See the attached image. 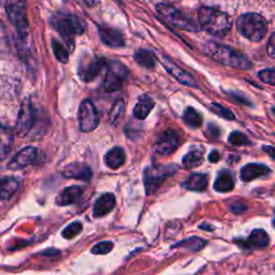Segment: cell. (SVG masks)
Masks as SVG:
<instances>
[{"label": "cell", "instance_id": "cell-31", "mask_svg": "<svg viewBox=\"0 0 275 275\" xmlns=\"http://www.w3.org/2000/svg\"><path fill=\"white\" fill-rule=\"evenodd\" d=\"M124 110H125V103L123 100L120 99L114 103V105L109 113V122L111 125L115 126L119 124L121 118L124 114Z\"/></svg>", "mask_w": 275, "mask_h": 275}, {"label": "cell", "instance_id": "cell-34", "mask_svg": "<svg viewBox=\"0 0 275 275\" xmlns=\"http://www.w3.org/2000/svg\"><path fill=\"white\" fill-rule=\"evenodd\" d=\"M82 229H83V225L80 223V221H75V223H71L62 230L61 236L62 238H65L67 240H71L73 238H76L77 236H79Z\"/></svg>", "mask_w": 275, "mask_h": 275}, {"label": "cell", "instance_id": "cell-20", "mask_svg": "<svg viewBox=\"0 0 275 275\" xmlns=\"http://www.w3.org/2000/svg\"><path fill=\"white\" fill-rule=\"evenodd\" d=\"M83 188L81 186L75 185L66 187L56 198V204L59 207H67L73 203H77L82 198Z\"/></svg>", "mask_w": 275, "mask_h": 275}, {"label": "cell", "instance_id": "cell-32", "mask_svg": "<svg viewBox=\"0 0 275 275\" xmlns=\"http://www.w3.org/2000/svg\"><path fill=\"white\" fill-rule=\"evenodd\" d=\"M52 48L54 51L55 57L62 63H67L69 61V53L65 45H62L59 41L53 39L52 40Z\"/></svg>", "mask_w": 275, "mask_h": 275}, {"label": "cell", "instance_id": "cell-39", "mask_svg": "<svg viewBox=\"0 0 275 275\" xmlns=\"http://www.w3.org/2000/svg\"><path fill=\"white\" fill-rule=\"evenodd\" d=\"M230 209H231L232 212H235V213H237V214H240V213H242V212H244V211H246L247 207H246L245 204H242V203L239 202V203L232 204Z\"/></svg>", "mask_w": 275, "mask_h": 275}, {"label": "cell", "instance_id": "cell-41", "mask_svg": "<svg viewBox=\"0 0 275 275\" xmlns=\"http://www.w3.org/2000/svg\"><path fill=\"white\" fill-rule=\"evenodd\" d=\"M220 159V154L218 151H212L209 155V161L211 163H217Z\"/></svg>", "mask_w": 275, "mask_h": 275}, {"label": "cell", "instance_id": "cell-19", "mask_svg": "<svg viewBox=\"0 0 275 275\" xmlns=\"http://www.w3.org/2000/svg\"><path fill=\"white\" fill-rule=\"evenodd\" d=\"M270 173V169L260 164H248L243 167L240 171V177L244 182H251L258 177L266 176Z\"/></svg>", "mask_w": 275, "mask_h": 275}, {"label": "cell", "instance_id": "cell-8", "mask_svg": "<svg viewBox=\"0 0 275 275\" xmlns=\"http://www.w3.org/2000/svg\"><path fill=\"white\" fill-rule=\"evenodd\" d=\"M6 11L10 20L16 27L22 38L27 37L29 33V23L27 18L26 6L20 2H11L6 4Z\"/></svg>", "mask_w": 275, "mask_h": 275}, {"label": "cell", "instance_id": "cell-10", "mask_svg": "<svg viewBox=\"0 0 275 275\" xmlns=\"http://www.w3.org/2000/svg\"><path fill=\"white\" fill-rule=\"evenodd\" d=\"M35 123V110L28 98L20 103L17 120L15 124V131L19 138H24L30 131Z\"/></svg>", "mask_w": 275, "mask_h": 275}, {"label": "cell", "instance_id": "cell-33", "mask_svg": "<svg viewBox=\"0 0 275 275\" xmlns=\"http://www.w3.org/2000/svg\"><path fill=\"white\" fill-rule=\"evenodd\" d=\"M210 109L213 113L218 115L219 118H223V119H225L227 121H235V119H236L235 114L232 113L231 110L225 108L224 105H221V104H219L217 102H212Z\"/></svg>", "mask_w": 275, "mask_h": 275}, {"label": "cell", "instance_id": "cell-40", "mask_svg": "<svg viewBox=\"0 0 275 275\" xmlns=\"http://www.w3.org/2000/svg\"><path fill=\"white\" fill-rule=\"evenodd\" d=\"M262 151L264 153H267L271 158H273V159H275V146L264 145V146H262Z\"/></svg>", "mask_w": 275, "mask_h": 275}, {"label": "cell", "instance_id": "cell-17", "mask_svg": "<svg viewBox=\"0 0 275 275\" xmlns=\"http://www.w3.org/2000/svg\"><path fill=\"white\" fill-rule=\"evenodd\" d=\"M99 35L104 44L111 48H122L125 45V39L120 30L109 27L100 26Z\"/></svg>", "mask_w": 275, "mask_h": 275}, {"label": "cell", "instance_id": "cell-5", "mask_svg": "<svg viewBox=\"0 0 275 275\" xmlns=\"http://www.w3.org/2000/svg\"><path fill=\"white\" fill-rule=\"evenodd\" d=\"M157 11L159 13L169 24H171L177 28H181L186 31H192V33H197L201 29L199 23L190 16L186 15L178 9L173 7L170 4L161 3L157 5Z\"/></svg>", "mask_w": 275, "mask_h": 275}, {"label": "cell", "instance_id": "cell-6", "mask_svg": "<svg viewBox=\"0 0 275 275\" xmlns=\"http://www.w3.org/2000/svg\"><path fill=\"white\" fill-rule=\"evenodd\" d=\"M128 77V69L121 61L112 60L108 62L107 72L103 81V87L107 91H115L123 87V84Z\"/></svg>", "mask_w": 275, "mask_h": 275}, {"label": "cell", "instance_id": "cell-36", "mask_svg": "<svg viewBox=\"0 0 275 275\" xmlns=\"http://www.w3.org/2000/svg\"><path fill=\"white\" fill-rule=\"evenodd\" d=\"M228 141L230 144L235 146H243V145L249 144V140L247 139V136L244 133L239 132V131L232 132L228 138Z\"/></svg>", "mask_w": 275, "mask_h": 275}, {"label": "cell", "instance_id": "cell-29", "mask_svg": "<svg viewBox=\"0 0 275 275\" xmlns=\"http://www.w3.org/2000/svg\"><path fill=\"white\" fill-rule=\"evenodd\" d=\"M183 121L187 126L190 127V128H199V127L202 125L203 119L202 115H201L196 109L189 107L184 111Z\"/></svg>", "mask_w": 275, "mask_h": 275}, {"label": "cell", "instance_id": "cell-44", "mask_svg": "<svg viewBox=\"0 0 275 275\" xmlns=\"http://www.w3.org/2000/svg\"><path fill=\"white\" fill-rule=\"evenodd\" d=\"M199 228H200V229H203V230H209V231H212V230H213V227H212V226L207 225V224L201 225Z\"/></svg>", "mask_w": 275, "mask_h": 275}, {"label": "cell", "instance_id": "cell-4", "mask_svg": "<svg viewBox=\"0 0 275 275\" xmlns=\"http://www.w3.org/2000/svg\"><path fill=\"white\" fill-rule=\"evenodd\" d=\"M237 30L251 42H259L267 35L268 23L260 14L245 13L237 19Z\"/></svg>", "mask_w": 275, "mask_h": 275}, {"label": "cell", "instance_id": "cell-45", "mask_svg": "<svg viewBox=\"0 0 275 275\" xmlns=\"http://www.w3.org/2000/svg\"><path fill=\"white\" fill-rule=\"evenodd\" d=\"M272 112H273V114H274V116H275V107L272 108Z\"/></svg>", "mask_w": 275, "mask_h": 275}, {"label": "cell", "instance_id": "cell-9", "mask_svg": "<svg viewBox=\"0 0 275 275\" xmlns=\"http://www.w3.org/2000/svg\"><path fill=\"white\" fill-rule=\"evenodd\" d=\"M99 115L90 100H84L79 109V128L83 132H89L97 128Z\"/></svg>", "mask_w": 275, "mask_h": 275}, {"label": "cell", "instance_id": "cell-14", "mask_svg": "<svg viewBox=\"0 0 275 275\" xmlns=\"http://www.w3.org/2000/svg\"><path fill=\"white\" fill-rule=\"evenodd\" d=\"M38 156V151L35 147L27 146L22 151H19L18 153L15 154V156L12 158L11 162L9 163L8 167L11 170H19V169H24L31 164H34L35 161L37 159Z\"/></svg>", "mask_w": 275, "mask_h": 275}, {"label": "cell", "instance_id": "cell-15", "mask_svg": "<svg viewBox=\"0 0 275 275\" xmlns=\"http://www.w3.org/2000/svg\"><path fill=\"white\" fill-rule=\"evenodd\" d=\"M163 65L166 68V70L179 83H182L184 85L189 87H198L197 80L192 75H189L188 72L176 66L170 59L165 58V60L163 61Z\"/></svg>", "mask_w": 275, "mask_h": 275}, {"label": "cell", "instance_id": "cell-3", "mask_svg": "<svg viewBox=\"0 0 275 275\" xmlns=\"http://www.w3.org/2000/svg\"><path fill=\"white\" fill-rule=\"evenodd\" d=\"M51 23L70 47H72V43L75 45L76 37L84 34V31L86 30L85 23L73 14H56L52 17Z\"/></svg>", "mask_w": 275, "mask_h": 275}, {"label": "cell", "instance_id": "cell-30", "mask_svg": "<svg viewBox=\"0 0 275 275\" xmlns=\"http://www.w3.org/2000/svg\"><path fill=\"white\" fill-rule=\"evenodd\" d=\"M203 163V152L200 150H193L183 158V166L186 169H194Z\"/></svg>", "mask_w": 275, "mask_h": 275}, {"label": "cell", "instance_id": "cell-2", "mask_svg": "<svg viewBox=\"0 0 275 275\" xmlns=\"http://www.w3.org/2000/svg\"><path fill=\"white\" fill-rule=\"evenodd\" d=\"M198 22L201 28L217 37L225 36L232 27V19L227 13L210 7L199 9Z\"/></svg>", "mask_w": 275, "mask_h": 275}, {"label": "cell", "instance_id": "cell-46", "mask_svg": "<svg viewBox=\"0 0 275 275\" xmlns=\"http://www.w3.org/2000/svg\"><path fill=\"white\" fill-rule=\"evenodd\" d=\"M273 226H274V228H275V219L273 220Z\"/></svg>", "mask_w": 275, "mask_h": 275}, {"label": "cell", "instance_id": "cell-16", "mask_svg": "<svg viewBox=\"0 0 275 275\" xmlns=\"http://www.w3.org/2000/svg\"><path fill=\"white\" fill-rule=\"evenodd\" d=\"M62 175L68 178H75V179H81L84 182L90 181L93 176L91 169L85 165V164H70L63 168Z\"/></svg>", "mask_w": 275, "mask_h": 275}, {"label": "cell", "instance_id": "cell-27", "mask_svg": "<svg viewBox=\"0 0 275 275\" xmlns=\"http://www.w3.org/2000/svg\"><path fill=\"white\" fill-rule=\"evenodd\" d=\"M208 244V242L203 239H201L199 237H190L187 239H184L182 241H179L172 246V248H185L192 253H198L200 250H202Z\"/></svg>", "mask_w": 275, "mask_h": 275}, {"label": "cell", "instance_id": "cell-38", "mask_svg": "<svg viewBox=\"0 0 275 275\" xmlns=\"http://www.w3.org/2000/svg\"><path fill=\"white\" fill-rule=\"evenodd\" d=\"M267 53H268V55L275 59V34H273L269 41H268V43H267Z\"/></svg>", "mask_w": 275, "mask_h": 275}, {"label": "cell", "instance_id": "cell-23", "mask_svg": "<svg viewBox=\"0 0 275 275\" xmlns=\"http://www.w3.org/2000/svg\"><path fill=\"white\" fill-rule=\"evenodd\" d=\"M154 105L155 103L153 99L147 95H143L135 104L133 109V116L136 120H145L153 110Z\"/></svg>", "mask_w": 275, "mask_h": 275}, {"label": "cell", "instance_id": "cell-13", "mask_svg": "<svg viewBox=\"0 0 275 275\" xmlns=\"http://www.w3.org/2000/svg\"><path fill=\"white\" fill-rule=\"evenodd\" d=\"M179 145V135L173 129L164 131L155 145V152L159 156H170Z\"/></svg>", "mask_w": 275, "mask_h": 275}, {"label": "cell", "instance_id": "cell-21", "mask_svg": "<svg viewBox=\"0 0 275 275\" xmlns=\"http://www.w3.org/2000/svg\"><path fill=\"white\" fill-rule=\"evenodd\" d=\"M13 132L8 126L0 125V162L9 155L13 144Z\"/></svg>", "mask_w": 275, "mask_h": 275}, {"label": "cell", "instance_id": "cell-12", "mask_svg": "<svg viewBox=\"0 0 275 275\" xmlns=\"http://www.w3.org/2000/svg\"><path fill=\"white\" fill-rule=\"evenodd\" d=\"M108 63L104 58L91 56L87 60H83L79 67V76L84 82H90L96 79L101 70Z\"/></svg>", "mask_w": 275, "mask_h": 275}, {"label": "cell", "instance_id": "cell-42", "mask_svg": "<svg viewBox=\"0 0 275 275\" xmlns=\"http://www.w3.org/2000/svg\"><path fill=\"white\" fill-rule=\"evenodd\" d=\"M209 130H210L211 133H212L213 138H218V136L220 135V130H219L218 127H216V126L210 125V126H209Z\"/></svg>", "mask_w": 275, "mask_h": 275}, {"label": "cell", "instance_id": "cell-25", "mask_svg": "<svg viewBox=\"0 0 275 275\" xmlns=\"http://www.w3.org/2000/svg\"><path fill=\"white\" fill-rule=\"evenodd\" d=\"M209 185V178L207 174L202 173H195L190 175L186 181L184 182L183 186L192 192H199L202 193L208 188Z\"/></svg>", "mask_w": 275, "mask_h": 275}, {"label": "cell", "instance_id": "cell-1", "mask_svg": "<svg viewBox=\"0 0 275 275\" xmlns=\"http://www.w3.org/2000/svg\"><path fill=\"white\" fill-rule=\"evenodd\" d=\"M204 51L211 58L225 66L240 70H248L253 67L251 61L245 54L228 45L209 42L204 47Z\"/></svg>", "mask_w": 275, "mask_h": 275}, {"label": "cell", "instance_id": "cell-35", "mask_svg": "<svg viewBox=\"0 0 275 275\" xmlns=\"http://www.w3.org/2000/svg\"><path fill=\"white\" fill-rule=\"evenodd\" d=\"M113 247H114L113 242L102 241L97 243L96 245H94L90 251L94 255H105V254H109L113 249Z\"/></svg>", "mask_w": 275, "mask_h": 275}, {"label": "cell", "instance_id": "cell-22", "mask_svg": "<svg viewBox=\"0 0 275 275\" xmlns=\"http://www.w3.org/2000/svg\"><path fill=\"white\" fill-rule=\"evenodd\" d=\"M126 162V155L125 151L120 146H116L111 149L104 156V163L113 170L120 169Z\"/></svg>", "mask_w": 275, "mask_h": 275}, {"label": "cell", "instance_id": "cell-26", "mask_svg": "<svg viewBox=\"0 0 275 275\" xmlns=\"http://www.w3.org/2000/svg\"><path fill=\"white\" fill-rule=\"evenodd\" d=\"M19 187L17 178L13 176H5L0 178V200H8L11 198Z\"/></svg>", "mask_w": 275, "mask_h": 275}, {"label": "cell", "instance_id": "cell-37", "mask_svg": "<svg viewBox=\"0 0 275 275\" xmlns=\"http://www.w3.org/2000/svg\"><path fill=\"white\" fill-rule=\"evenodd\" d=\"M258 78L261 82L275 86V70L264 69L258 72Z\"/></svg>", "mask_w": 275, "mask_h": 275}, {"label": "cell", "instance_id": "cell-43", "mask_svg": "<svg viewBox=\"0 0 275 275\" xmlns=\"http://www.w3.org/2000/svg\"><path fill=\"white\" fill-rule=\"evenodd\" d=\"M59 254V250L57 249H49V250H44L41 253V255L43 256H56Z\"/></svg>", "mask_w": 275, "mask_h": 275}, {"label": "cell", "instance_id": "cell-28", "mask_svg": "<svg viewBox=\"0 0 275 275\" xmlns=\"http://www.w3.org/2000/svg\"><path fill=\"white\" fill-rule=\"evenodd\" d=\"M134 59L140 66L147 69H153L156 66V62H157V58L154 53L147 50L138 51L134 54Z\"/></svg>", "mask_w": 275, "mask_h": 275}, {"label": "cell", "instance_id": "cell-7", "mask_svg": "<svg viewBox=\"0 0 275 275\" xmlns=\"http://www.w3.org/2000/svg\"><path fill=\"white\" fill-rule=\"evenodd\" d=\"M177 167L174 165L165 167H153L146 169L144 172V185L146 194L150 195L161 187L165 179L175 173Z\"/></svg>", "mask_w": 275, "mask_h": 275}, {"label": "cell", "instance_id": "cell-24", "mask_svg": "<svg viewBox=\"0 0 275 275\" xmlns=\"http://www.w3.org/2000/svg\"><path fill=\"white\" fill-rule=\"evenodd\" d=\"M235 188V178L228 170L220 171L214 183V189L217 193H230Z\"/></svg>", "mask_w": 275, "mask_h": 275}, {"label": "cell", "instance_id": "cell-11", "mask_svg": "<svg viewBox=\"0 0 275 275\" xmlns=\"http://www.w3.org/2000/svg\"><path fill=\"white\" fill-rule=\"evenodd\" d=\"M237 244L245 250L262 249L269 246L270 237L263 229H255L250 232V235L246 239L235 240Z\"/></svg>", "mask_w": 275, "mask_h": 275}, {"label": "cell", "instance_id": "cell-18", "mask_svg": "<svg viewBox=\"0 0 275 275\" xmlns=\"http://www.w3.org/2000/svg\"><path fill=\"white\" fill-rule=\"evenodd\" d=\"M115 203H116V200L113 194L111 193L103 194L94 204V208H93L94 217L99 218V217L108 215L109 213L112 212V210L115 207Z\"/></svg>", "mask_w": 275, "mask_h": 275}]
</instances>
